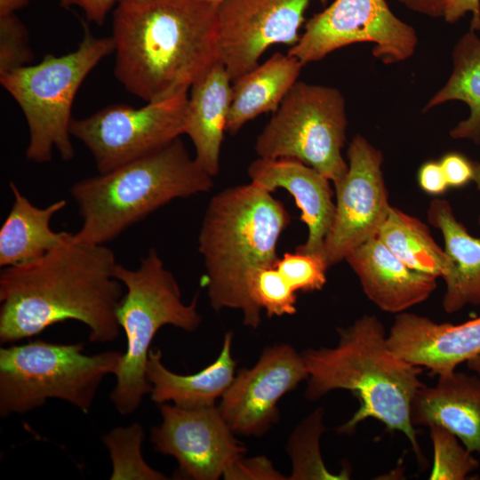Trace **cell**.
Listing matches in <instances>:
<instances>
[{
  "label": "cell",
  "instance_id": "6da1fadb",
  "mask_svg": "<svg viewBox=\"0 0 480 480\" xmlns=\"http://www.w3.org/2000/svg\"><path fill=\"white\" fill-rule=\"evenodd\" d=\"M74 234V233H73ZM114 252L73 236L43 257L0 273V342L13 343L57 323L75 320L92 342L117 339L123 284Z\"/></svg>",
  "mask_w": 480,
  "mask_h": 480
},
{
  "label": "cell",
  "instance_id": "7a4b0ae2",
  "mask_svg": "<svg viewBox=\"0 0 480 480\" xmlns=\"http://www.w3.org/2000/svg\"><path fill=\"white\" fill-rule=\"evenodd\" d=\"M114 75L146 102L190 87L220 61L216 5L200 0H122L113 12Z\"/></svg>",
  "mask_w": 480,
  "mask_h": 480
},
{
  "label": "cell",
  "instance_id": "3957f363",
  "mask_svg": "<svg viewBox=\"0 0 480 480\" xmlns=\"http://www.w3.org/2000/svg\"><path fill=\"white\" fill-rule=\"evenodd\" d=\"M337 333L335 347L301 353L308 373L305 397L314 401L333 390L350 391L359 407L338 428L339 434L351 435L359 423L372 418L388 431L403 433L421 461L410 407L415 393L424 385L420 379L422 367L391 349L376 316L364 315L349 326L337 328Z\"/></svg>",
  "mask_w": 480,
  "mask_h": 480
},
{
  "label": "cell",
  "instance_id": "277c9868",
  "mask_svg": "<svg viewBox=\"0 0 480 480\" xmlns=\"http://www.w3.org/2000/svg\"><path fill=\"white\" fill-rule=\"evenodd\" d=\"M283 203L250 182L225 188L210 200L198 235L212 308L239 309L244 324L257 328L261 309L251 300L248 274L275 264L280 236L290 223Z\"/></svg>",
  "mask_w": 480,
  "mask_h": 480
},
{
  "label": "cell",
  "instance_id": "5b68a950",
  "mask_svg": "<svg viewBox=\"0 0 480 480\" xmlns=\"http://www.w3.org/2000/svg\"><path fill=\"white\" fill-rule=\"evenodd\" d=\"M212 176L180 138L165 147L70 188L83 222L73 239L106 244L177 198L210 191Z\"/></svg>",
  "mask_w": 480,
  "mask_h": 480
},
{
  "label": "cell",
  "instance_id": "8992f818",
  "mask_svg": "<svg viewBox=\"0 0 480 480\" xmlns=\"http://www.w3.org/2000/svg\"><path fill=\"white\" fill-rule=\"evenodd\" d=\"M114 276L125 288L117 310L120 327L126 336V350L116 372L110 400L122 415L134 412L151 391L146 374L151 342L164 325L194 332L202 317L198 295L189 304L182 301L174 276L165 268L156 250L151 248L137 268L116 264Z\"/></svg>",
  "mask_w": 480,
  "mask_h": 480
},
{
  "label": "cell",
  "instance_id": "52a82bcc",
  "mask_svg": "<svg viewBox=\"0 0 480 480\" xmlns=\"http://www.w3.org/2000/svg\"><path fill=\"white\" fill-rule=\"evenodd\" d=\"M111 36L97 37L87 26L77 48L64 55L46 54L0 76V84L15 100L26 119L29 140L26 158L47 163L56 150L63 161L75 156L71 109L76 92L90 72L114 52Z\"/></svg>",
  "mask_w": 480,
  "mask_h": 480
},
{
  "label": "cell",
  "instance_id": "ba28073f",
  "mask_svg": "<svg viewBox=\"0 0 480 480\" xmlns=\"http://www.w3.org/2000/svg\"><path fill=\"white\" fill-rule=\"evenodd\" d=\"M84 343L36 340L0 349V415L23 414L58 398L88 413L97 389L115 374L123 354L108 350L88 356Z\"/></svg>",
  "mask_w": 480,
  "mask_h": 480
},
{
  "label": "cell",
  "instance_id": "9c48e42d",
  "mask_svg": "<svg viewBox=\"0 0 480 480\" xmlns=\"http://www.w3.org/2000/svg\"><path fill=\"white\" fill-rule=\"evenodd\" d=\"M347 127L340 90L297 81L257 137L254 150L262 158L299 160L335 187L348 172L341 154Z\"/></svg>",
  "mask_w": 480,
  "mask_h": 480
},
{
  "label": "cell",
  "instance_id": "30bf717a",
  "mask_svg": "<svg viewBox=\"0 0 480 480\" xmlns=\"http://www.w3.org/2000/svg\"><path fill=\"white\" fill-rule=\"evenodd\" d=\"M188 92L141 108L113 104L89 116L73 118L71 136L90 151L99 173L108 172L185 134Z\"/></svg>",
  "mask_w": 480,
  "mask_h": 480
},
{
  "label": "cell",
  "instance_id": "8fae6325",
  "mask_svg": "<svg viewBox=\"0 0 480 480\" xmlns=\"http://www.w3.org/2000/svg\"><path fill=\"white\" fill-rule=\"evenodd\" d=\"M356 43L372 44V55L386 65L406 60L415 52V29L391 11L386 0H334L306 23L287 53L304 66Z\"/></svg>",
  "mask_w": 480,
  "mask_h": 480
},
{
  "label": "cell",
  "instance_id": "7c38bea8",
  "mask_svg": "<svg viewBox=\"0 0 480 480\" xmlns=\"http://www.w3.org/2000/svg\"><path fill=\"white\" fill-rule=\"evenodd\" d=\"M347 155L348 172L334 187L335 212L321 253L328 268L345 260L357 247L376 237L391 208L381 151L357 134L349 143Z\"/></svg>",
  "mask_w": 480,
  "mask_h": 480
},
{
  "label": "cell",
  "instance_id": "4fadbf2b",
  "mask_svg": "<svg viewBox=\"0 0 480 480\" xmlns=\"http://www.w3.org/2000/svg\"><path fill=\"white\" fill-rule=\"evenodd\" d=\"M312 1L222 0L216 6L217 46L219 60L231 80L258 66L270 46L294 45Z\"/></svg>",
  "mask_w": 480,
  "mask_h": 480
},
{
  "label": "cell",
  "instance_id": "5bb4252c",
  "mask_svg": "<svg viewBox=\"0 0 480 480\" xmlns=\"http://www.w3.org/2000/svg\"><path fill=\"white\" fill-rule=\"evenodd\" d=\"M160 412L150 441L156 452L177 460L181 478L219 479L247 451L216 405L189 409L164 403Z\"/></svg>",
  "mask_w": 480,
  "mask_h": 480
},
{
  "label": "cell",
  "instance_id": "9a60e30c",
  "mask_svg": "<svg viewBox=\"0 0 480 480\" xmlns=\"http://www.w3.org/2000/svg\"><path fill=\"white\" fill-rule=\"evenodd\" d=\"M308 377L291 345L268 347L252 368L238 371L218 407L236 435L263 436L279 420L278 401Z\"/></svg>",
  "mask_w": 480,
  "mask_h": 480
},
{
  "label": "cell",
  "instance_id": "2e32d148",
  "mask_svg": "<svg viewBox=\"0 0 480 480\" xmlns=\"http://www.w3.org/2000/svg\"><path fill=\"white\" fill-rule=\"evenodd\" d=\"M388 341L411 364L431 374H446L480 353V316L452 324L403 312L396 315Z\"/></svg>",
  "mask_w": 480,
  "mask_h": 480
},
{
  "label": "cell",
  "instance_id": "e0dca14e",
  "mask_svg": "<svg viewBox=\"0 0 480 480\" xmlns=\"http://www.w3.org/2000/svg\"><path fill=\"white\" fill-rule=\"evenodd\" d=\"M247 173L251 182L268 192L280 188L289 192L308 227L305 243L295 251L321 256L335 212L330 180L292 158L258 157L248 166Z\"/></svg>",
  "mask_w": 480,
  "mask_h": 480
},
{
  "label": "cell",
  "instance_id": "ac0fdd59",
  "mask_svg": "<svg viewBox=\"0 0 480 480\" xmlns=\"http://www.w3.org/2000/svg\"><path fill=\"white\" fill-rule=\"evenodd\" d=\"M366 297L387 313L400 314L425 301L435 292L437 277L418 272L374 237L345 260Z\"/></svg>",
  "mask_w": 480,
  "mask_h": 480
},
{
  "label": "cell",
  "instance_id": "d6986e66",
  "mask_svg": "<svg viewBox=\"0 0 480 480\" xmlns=\"http://www.w3.org/2000/svg\"><path fill=\"white\" fill-rule=\"evenodd\" d=\"M414 427L440 426L454 434L471 452H480V377L453 371L425 384L410 407Z\"/></svg>",
  "mask_w": 480,
  "mask_h": 480
},
{
  "label": "cell",
  "instance_id": "ffe728a7",
  "mask_svg": "<svg viewBox=\"0 0 480 480\" xmlns=\"http://www.w3.org/2000/svg\"><path fill=\"white\" fill-rule=\"evenodd\" d=\"M233 332L224 335L218 357L196 373L180 375L167 369L162 362V352L150 349L146 374L151 384V400L162 404L172 402L183 408L214 406L236 376V361L232 356Z\"/></svg>",
  "mask_w": 480,
  "mask_h": 480
},
{
  "label": "cell",
  "instance_id": "44dd1931",
  "mask_svg": "<svg viewBox=\"0 0 480 480\" xmlns=\"http://www.w3.org/2000/svg\"><path fill=\"white\" fill-rule=\"evenodd\" d=\"M231 84V78L219 61L189 89L185 134L193 143L196 161L212 177L220 172Z\"/></svg>",
  "mask_w": 480,
  "mask_h": 480
},
{
  "label": "cell",
  "instance_id": "7402d4cb",
  "mask_svg": "<svg viewBox=\"0 0 480 480\" xmlns=\"http://www.w3.org/2000/svg\"><path fill=\"white\" fill-rule=\"evenodd\" d=\"M427 217L441 232L444 249L452 260L450 271L443 277L444 310L453 314L466 306H480V238L469 234L445 199H433Z\"/></svg>",
  "mask_w": 480,
  "mask_h": 480
},
{
  "label": "cell",
  "instance_id": "603a6c76",
  "mask_svg": "<svg viewBox=\"0 0 480 480\" xmlns=\"http://www.w3.org/2000/svg\"><path fill=\"white\" fill-rule=\"evenodd\" d=\"M12 208L0 229V266H17L36 260L73 236L51 228L52 217L67 205L64 199L46 207L34 205L18 186L11 181Z\"/></svg>",
  "mask_w": 480,
  "mask_h": 480
},
{
  "label": "cell",
  "instance_id": "cb8c5ba5",
  "mask_svg": "<svg viewBox=\"0 0 480 480\" xmlns=\"http://www.w3.org/2000/svg\"><path fill=\"white\" fill-rule=\"evenodd\" d=\"M303 66L297 58L276 52L233 80L226 132L236 134L258 116L276 112L298 81Z\"/></svg>",
  "mask_w": 480,
  "mask_h": 480
},
{
  "label": "cell",
  "instance_id": "d4e9b609",
  "mask_svg": "<svg viewBox=\"0 0 480 480\" xmlns=\"http://www.w3.org/2000/svg\"><path fill=\"white\" fill-rule=\"evenodd\" d=\"M452 60L451 76L426 103L423 112L452 100L466 103L469 115L450 131V136L480 145V38L475 31L469 29L457 41Z\"/></svg>",
  "mask_w": 480,
  "mask_h": 480
},
{
  "label": "cell",
  "instance_id": "484cf974",
  "mask_svg": "<svg viewBox=\"0 0 480 480\" xmlns=\"http://www.w3.org/2000/svg\"><path fill=\"white\" fill-rule=\"evenodd\" d=\"M397 258L411 268L443 278L452 260L418 218L391 206L377 236Z\"/></svg>",
  "mask_w": 480,
  "mask_h": 480
},
{
  "label": "cell",
  "instance_id": "4316f807",
  "mask_svg": "<svg viewBox=\"0 0 480 480\" xmlns=\"http://www.w3.org/2000/svg\"><path fill=\"white\" fill-rule=\"evenodd\" d=\"M324 414L323 408L316 409L294 428L288 439L286 451L292 461L289 480L349 479V468H344L340 473L334 474L322 459L320 437L325 430Z\"/></svg>",
  "mask_w": 480,
  "mask_h": 480
},
{
  "label": "cell",
  "instance_id": "83f0119b",
  "mask_svg": "<svg viewBox=\"0 0 480 480\" xmlns=\"http://www.w3.org/2000/svg\"><path fill=\"white\" fill-rule=\"evenodd\" d=\"M143 438V428L139 423L116 428L102 437L112 461L111 480L167 479L165 475L152 468L143 459L141 453Z\"/></svg>",
  "mask_w": 480,
  "mask_h": 480
},
{
  "label": "cell",
  "instance_id": "f1b7e54d",
  "mask_svg": "<svg viewBox=\"0 0 480 480\" xmlns=\"http://www.w3.org/2000/svg\"><path fill=\"white\" fill-rule=\"evenodd\" d=\"M276 263L260 267L248 274V294L252 302L270 317L293 315L297 312V292L285 281Z\"/></svg>",
  "mask_w": 480,
  "mask_h": 480
},
{
  "label": "cell",
  "instance_id": "f546056e",
  "mask_svg": "<svg viewBox=\"0 0 480 480\" xmlns=\"http://www.w3.org/2000/svg\"><path fill=\"white\" fill-rule=\"evenodd\" d=\"M433 445V467L429 480H464L479 468V461L459 438L446 428L429 427Z\"/></svg>",
  "mask_w": 480,
  "mask_h": 480
},
{
  "label": "cell",
  "instance_id": "4dcf8cb0",
  "mask_svg": "<svg viewBox=\"0 0 480 480\" xmlns=\"http://www.w3.org/2000/svg\"><path fill=\"white\" fill-rule=\"evenodd\" d=\"M276 267L296 292L319 291L327 281L329 268L320 255L297 251L285 252L277 260Z\"/></svg>",
  "mask_w": 480,
  "mask_h": 480
},
{
  "label": "cell",
  "instance_id": "1f68e13d",
  "mask_svg": "<svg viewBox=\"0 0 480 480\" xmlns=\"http://www.w3.org/2000/svg\"><path fill=\"white\" fill-rule=\"evenodd\" d=\"M33 60L25 25L14 14L0 16V76Z\"/></svg>",
  "mask_w": 480,
  "mask_h": 480
},
{
  "label": "cell",
  "instance_id": "d6a6232c",
  "mask_svg": "<svg viewBox=\"0 0 480 480\" xmlns=\"http://www.w3.org/2000/svg\"><path fill=\"white\" fill-rule=\"evenodd\" d=\"M224 479L229 480H284L288 479L278 472L265 456L252 458L241 457L224 473Z\"/></svg>",
  "mask_w": 480,
  "mask_h": 480
},
{
  "label": "cell",
  "instance_id": "836d02e7",
  "mask_svg": "<svg viewBox=\"0 0 480 480\" xmlns=\"http://www.w3.org/2000/svg\"><path fill=\"white\" fill-rule=\"evenodd\" d=\"M449 188H461L473 181L474 162L459 152L444 154L439 160Z\"/></svg>",
  "mask_w": 480,
  "mask_h": 480
},
{
  "label": "cell",
  "instance_id": "e575fe53",
  "mask_svg": "<svg viewBox=\"0 0 480 480\" xmlns=\"http://www.w3.org/2000/svg\"><path fill=\"white\" fill-rule=\"evenodd\" d=\"M420 188L431 196H440L449 188L439 161H427L418 171Z\"/></svg>",
  "mask_w": 480,
  "mask_h": 480
},
{
  "label": "cell",
  "instance_id": "d590c367",
  "mask_svg": "<svg viewBox=\"0 0 480 480\" xmlns=\"http://www.w3.org/2000/svg\"><path fill=\"white\" fill-rule=\"evenodd\" d=\"M468 12L472 13L470 29L480 30V0H449L444 13L447 23H454Z\"/></svg>",
  "mask_w": 480,
  "mask_h": 480
},
{
  "label": "cell",
  "instance_id": "8d00e7d4",
  "mask_svg": "<svg viewBox=\"0 0 480 480\" xmlns=\"http://www.w3.org/2000/svg\"><path fill=\"white\" fill-rule=\"evenodd\" d=\"M63 7L77 6L81 8L86 19L100 26L117 0H57Z\"/></svg>",
  "mask_w": 480,
  "mask_h": 480
},
{
  "label": "cell",
  "instance_id": "74e56055",
  "mask_svg": "<svg viewBox=\"0 0 480 480\" xmlns=\"http://www.w3.org/2000/svg\"><path fill=\"white\" fill-rule=\"evenodd\" d=\"M409 10L430 18H443L449 0H397Z\"/></svg>",
  "mask_w": 480,
  "mask_h": 480
},
{
  "label": "cell",
  "instance_id": "f35d334b",
  "mask_svg": "<svg viewBox=\"0 0 480 480\" xmlns=\"http://www.w3.org/2000/svg\"><path fill=\"white\" fill-rule=\"evenodd\" d=\"M30 0H0V16L12 14L29 3Z\"/></svg>",
  "mask_w": 480,
  "mask_h": 480
},
{
  "label": "cell",
  "instance_id": "ab89813d",
  "mask_svg": "<svg viewBox=\"0 0 480 480\" xmlns=\"http://www.w3.org/2000/svg\"><path fill=\"white\" fill-rule=\"evenodd\" d=\"M467 367L480 377V353L466 362Z\"/></svg>",
  "mask_w": 480,
  "mask_h": 480
},
{
  "label": "cell",
  "instance_id": "60d3db41",
  "mask_svg": "<svg viewBox=\"0 0 480 480\" xmlns=\"http://www.w3.org/2000/svg\"><path fill=\"white\" fill-rule=\"evenodd\" d=\"M473 182L476 184V187L480 193V162H474ZM478 224L480 226V214L478 216Z\"/></svg>",
  "mask_w": 480,
  "mask_h": 480
},
{
  "label": "cell",
  "instance_id": "b9f144b4",
  "mask_svg": "<svg viewBox=\"0 0 480 480\" xmlns=\"http://www.w3.org/2000/svg\"><path fill=\"white\" fill-rule=\"evenodd\" d=\"M118 1H122V0H117V2ZM200 1L207 2L217 6L222 0H200Z\"/></svg>",
  "mask_w": 480,
  "mask_h": 480
}]
</instances>
